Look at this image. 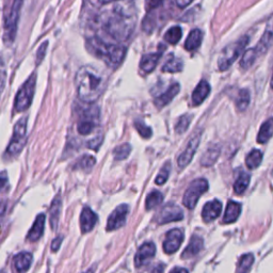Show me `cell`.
<instances>
[{"instance_id": "38", "label": "cell", "mask_w": 273, "mask_h": 273, "mask_svg": "<svg viewBox=\"0 0 273 273\" xmlns=\"http://www.w3.org/2000/svg\"><path fill=\"white\" fill-rule=\"evenodd\" d=\"M94 164H95V158H94L91 155H85V156H82L79 160H78L76 166L78 169L90 172L93 169Z\"/></svg>"}, {"instance_id": "27", "label": "cell", "mask_w": 273, "mask_h": 273, "mask_svg": "<svg viewBox=\"0 0 273 273\" xmlns=\"http://www.w3.org/2000/svg\"><path fill=\"white\" fill-rule=\"evenodd\" d=\"M250 174H248L246 171L240 170L238 172L235 183H234V191L237 194H242L247 190L250 183Z\"/></svg>"}, {"instance_id": "31", "label": "cell", "mask_w": 273, "mask_h": 273, "mask_svg": "<svg viewBox=\"0 0 273 273\" xmlns=\"http://www.w3.org/2000/svg\"><path fill=\"white\" fill-rule=\"evenodd\" d=\"M272 119L266 121L265 123L261 125L258 136H257V142L258 143H267L271 137H272Z\"/></svg>"}, {"instance_id": "11", "label": "cell", "mask_w": 273, "mask_h": 273, "mask_svg": "<svg viewBox=\"0 0 273 273\" xmlns=\"http://www.w3.org/2000/svg\"><path fill=\"white\" fill-rule=\"evenodd\" d=\"M180 90H181L180 83L172 82L171 85L165 89V90L155 92V93L153 92L154 103L156 105V107H157L158 109L165 107L166 105H169L172 100L174 99V97L177 95Z\"/></svg>"}, {"instance_id": "20", "label": "cell", "mask_w": 273, "mask_h": 273, "mask_svg": "<svg viewBox=\"0 0 273 273\" xmlns=\"http://www.w3.org/2000/svg\"><path fill=\"white\" fill-rule=\"evenodd\" d=\"M203 248H204V241L202 237L194 235L191 237L190 242H189L185 251L182 253V259L192 258L194 256H197L200 251L203 250Z\"/></svg>"}, {"instance_id": "40", "label": "cell", "mask_w": 273, "mask_h": 273, "mask_svg": "<svg viewBox=\"0 0 273 273\" xmlns=\"http://www.w3.org/2000/svg\"><path fill=\"white\" fill-rule=\"evenodd\" d=\"M131 152V146L130 144L124 143L122 146H119L113 150V156L115 160H124L126 159L128 156H129Z\"/></svg>"}, {"instance_id": "8", "label": "cell", "mask_w": 273, "mask_h": 273, "mask_svg": "<svg viewBox=\"0 0 273 273\" xmlns=\"http://www.w3.org/2000/svg\"><path fill=\"white\" fill-rule=\"evenodd\" d=\"M27 118H23L15 124L12 139H11L8 148L5 150V155L8 157H16L24 149L27 142Z\"/></svg>"}, {"instance_id": "44", "label": "cell", "mask_w": 273, "mask_h": 273, "mask_svg": "<svg viewBox=\"0 0 273 273\" xmlns=\"http://www.w3.org/2000/svg\"><path fill=\"white\" fill-rule=\"evenodd\" d=\"M5 81H7V73L1 70L0 71V98H1V95L4 91Z\"/></svg>"}, {"instance_id": "24", "label": "cell", "mask_w": 273, "mask_h": 273, "mask_svg": "<svg viewBox=\"0 0 273 273\" xmlns=\"http://www.w3.org/2000/svg\"><path fill=\"white\" fill-rule=\"evenodd\" d=\"M221 153V147L218 146V144H214V146H210L206 152L204 153V155L200 158V164L203 166H211L213 165L217 159L219 158Z\"/></svg>"}, {"instance_id": "23", "label": "cell", "mask_w": 273, "mask_h": 273, "mask_svg": "<svg viewBox=\"0 0 273 273\" xmlns=\"http://www.w3.org/2000/svg\"><path fill=\"white\" fill-rule=\"evenodd\" d=\"M240 213H241V205L237 202H234V200H230L225 209L223 223L228 224L236 222L237 219L239 218V216H240Z\"/></svg>"}, {"instance_id": "45", "label": "cell", "mask_w": 273, "mask_h": 273, "mask_svg": "<svg viewBox=\"0 0 273 273\" xmlns=\"http://www.w3.org/2000/svg\"><path fill=\"white\" fill-rule=\"evenodd\" d=\"M164 1V0H146V8L148 11L156 9L157 7H159V5Z\"/></svg>"}, {"instance_id": "26", "label": "cell", "mask_w": 273, "mask_h": 273, "mask_svg": "<svg viewBox=\"0 0 273 273\" xmlns=\"http://www.w3.org/2000/svg\"><path fill=\"white\" fill-rule=\"evenodd\" d=\"M203 40V32L200 29H193L187 37L185 42V48L188 52H193L200 47Z\"/></svg>"}, {"instance_id": "35", "label": "cell", "mask_w": 273, "mask_h": 273, "mask_svg": "<svg viewBox=\"0 0 273 273\" xmlns=\"http://www.w3.org/2000/svg\"><path fill=\"white\" fill-rule=\"evenodd\" d=\"M257 57H258V55H257V53H256L255 48L248 49L247 52L244 53L243 55H242L241 61H240V66L244 70L250 69L251 66L254 64L255 60Z\"/></svg>"}, {"instance_id": "41", "label": "cell", "mask_w": 273, "mask_h": 273, "mask_svg": "<svg viewBox=\"0 0 273 273\" xmlns=\"http://www.w3.org/2000/svg\"><path fill=\"white\" fill-rule=\"evenodd\" d=\"M135 127H136V129L137 131L139 132V135H140L142 138H150L153 135V131L150 128L146 125V123H143L142 121H136L135 122Z\"/></svg>"}, {"instance_id": "14", "label": "cell", "mask_w": 273, "mask_h": 273, "mask_svg": "<svg viewBox=\"0 0 273 273\" xmlns=\"http://www.w3.org/2000/svg\"><path fill=\"white\" fill-rule=\"evenodd\" d=\"M183 232L180 228H173L166 233L164 241V251L166 254H173L181 248L183 241Z\"/></svg>"}, {"instance_id": "37", "label": "cell", "mask_w": 273, "mask_h": 273, "mask_svg": "<svg viewBox=\"0 0 273 273\" xmlns=\"http://www.w3.org/2000/svg\"><path fill=\"white\" fill-rule=\"evenodd\" d=\"M191 121H192V115L191 114L182 115L181 118L178 119L177 123L175 125L176 133H180V135H182V133L186 132L187 129H188V127L190 126V124H191Z\"/></svg>"}, {"instance_id": "29", "label": "cell", "mask_w": 273, "mask_h": 273, "mask_svg": "<svg viewBox=\"0 0 273 273\" xmlns=\"http://www.w3.org/2000/svg\"><path fill=\"white\" fill-rule=\"evenodd\" d=\"M271 42H272V30H271L270 25H269L268 29L265 31L264 36H261L257 45L254 47L255 50H256V53H257V55H260L265 54L267 50L269 49V47L271 46Z\"/></svg>"}, {"instance_id": "12", "label": "cell", "mask_w": 273, "mask_h": 273, "mask_svg": "<svg viewBox=\"0 0 273 273\" xmlns=\"http://www.w3.org/2000/svg\"><path fill=\"white\" fill-rule=\"evenodd\" d=\"M182 218L183 213L180 206L175 204H166L160 209L157 215V218H156V221H157L159 224H165L170 223V222L181 221L182 220Z\"/></svg>"}, {"instance_id": "43", "label": "cell", "mask_w": 273, "mask_h": 273, "mask_svg": "<svg viewBox=\"0 0 273 273\" xmlns=\"http://www.w3.org/2000/svg\"><path fill=\"white\" fill-rule=\"evenodd\" d=\"M9 186V182H8V176L5 172H2L0 173V192L4 191V189Z\"/></svg>"}, {"instance_id": "4", "label": "cell", "mask_w": 273, "mask_h": 273, "mask_svg": "<svg viewBox=\"0 0 273 273\" xmlns=\"http://www.w3.org/2000/svg\"><path fill=\"white\" fill-rule=\"evenodd\" d=\"M76 129L77 133L81 137H98L103 133L99 131L100 112L97 106L93 104L83 103L77 106Z\"/></svg>"}, {"instance_id": "30", "label": "cell", "mask_w": 273, "mask_h": 273, "mask_svg": "<svg viewBox=\"0 0 273 273\" xmlns=\"http://www.w3.org/2000/svg\"><path fill=\"white\" fill-rule=\"evenodd\" d=\"M261 160H263V153L259 149H252L247 156L246 164L250 170H254L260 165Z\"/></svg>"}, {"instance_id": "9", "label": "cell", "mask_w": 273, "mask_h": 273, "mask_svg": "<svg viewBox=\"0 0 273 273\" xmlns=\"http://www.w3.org/2000/svg\"><path fill=\"white\" fill-rule=\"evenodd\" d=\"M208 190V182L205 178H199L194 180L190 185L188 186L187 190L183 194L182 204L189 209H193L196 207L197 203L203 193Z\"/></svg>"}, {"instance_id": "16", "label": "cell", "mask_w": 273, "mask_h": 273, "mask_svg": "<svg viewBox=\"0 0 273 273\" xmlns=\"http://www.w3.org/2000/svg\"><path fill=\"white\" fill-rule=\"evenodd\" d=\"M221 213L222 203L219 200H214L205 204L202 210V218L206 223H209V222H213L214 220L218 219Z\"/></svg>"}, {"instance_id": "17", "label": "cell", "mask_w": 273, "mask_h": 273, "mask_svg": "<svg viewBox=\"0 0 273 273\" xmlns=\"http://www.w3.org/2000/svg\"><path fill=\"white\" fill-rule=\"evenodd\" d=\"M98 221L97 215L90 207H85L80 215V228L83 234L91 232Z\"/></svg>"}, {"instance_id": "13", "label": "cell", "mask_w": 273, "mask_h": 273, "mask_svg": "<svg viewBox=\"0 0 273 273\" xmlns=\"http://www.w3.org/2000/svg\"><path fill=\"white\" fill-rule=\"evenodd\" d=\"M128 213H129V207L126 204L118 206L112 211V214L109 216L107 221V231H115L118 228L124 226L126 223Z\"/></svg>"}, {"instance_id": "50", "label": "cell", "mask_w": 273, "mask_h": 273, "mask_svg": "<svg viewBox=\"0 0 273 273\" xmlns=\"http://www.w3.org/2000/svg\"><path fill=\"white\" fill-rule=\"evenodd\" d=\"M176 271H183V272H187L188 270L187 269H185V268H174V269H172V272H176Z\"/></svg>"}, {"instance_id": "15", "label": "cell", "mask_w": 273, "mask_h": 273, "mask_svg": "<svg viewBox=\"0 0 273 273\" xmlns=\"http://www.w3.org/2000/svg\"><path fill=\"white\" fill-rule=\"evenodd\" d=\"M156 253V247L153 242H146L139 248L138 252L135 256V266L137 268L148 264L153 259Z\"/></svg>"}, {"instance_id": "32", "label": "cell", "mask_w": 273, "mask_h": 273, "mask_svg": "<svg viewBox=\"0 0 273 273\" xmlns=\"http://www.w3.org/2000/svg\"><path fill=\"white\" fill-rule=\"evenodd\" d=\"M250 100H251V95L249 90H247V89H242V90L239 91L238 97L236 99L237 109L239 111H241V112L246 111L250 105Z\"/></svg>"}, {"instance_id": "7", "label": "cell", "mask_w": 273, "mask_h": 273, "mask_svg": "<svg viewBox=\"0 0 273 273\" xmlns=\"http://www.w3.org/2000/svg\"><path fill=\"white\" fill-rule=\"evenodd\" d=\"M36 85V74L33 73L23 86L20 87L18 94H16L14 109L16 112H24L32 104L33 97H35Z\"/></svg>"}, {"instance_id": "28", "label": "cell", "mask_w": 273, "mask_h": 273, "mask_svg": "<svg viewBox=\"0 0 273 273\" xmlns=\"http://www.w3.org/2000/svg\"><path fill=\"white\" fill-rule=\"evenodd\" d=\"M182 68H183L182 61L180 58H176L174 55H170L161 71H163L164 73H178V72H181L182 70Z\"/></svg>"}, {"instance_id": "33", "label": "cell", "mask_w": 273, "mask_h": 273, "mask_svg": "<svg viewBox=\"0 0 273 273\" xmlns=\"http://www.w3.org/2000/svg\"><path fill=\"white\" fill-rule=\"evenodd\" d=\"M163 200H164L163 193L158 190H154L150 192L146 198V207L147 210H152L163 203Z\"/></svg>"}, {"instance_id": "36", "label": "cell", "mask_w": 273, "mask_h": 273, "mask_svg": "<svg viewBox=\"0 0 273 273\" xmlns=\"http://www.w3.org/2000/svg\"><path fill=\"white\" fill-rule=\"evenodd\" d=\"M254 263V256L253 254H244L241 256V258L239 259V263L237 266V272H240V273H244V272H248L250 271L251 267H252Z\"/></svg>"}, {"instance_id": "46", "label": "cell", "mask_w": 273, "mask_h": 273, "mask_svg": "<svg viewBox=\"0 0 273 273\" xmlns=\"http://www.w3.org/2000/svg\"><path fill=\"white\" fill-rule=\"evenodd\" d=\"M63 240V237L62 236H58L55 239H54V241L52 242V251L53 252H57L59 250L61 243H62Z\"/></svg>"}, {"instance_id": "34", "label": "cell", "mask_w": 273, "mask_h": 273, "mask_svg": "<svg viewBox=\"0 0 273 273\" xmlns=\"http://www.w3.org/2000/svg\"><path fill=\"white\" fill-rule=\"evenodd\" d=\"M182 28L178 26H174L170 28V29L165 32L164 35V40L168 42L169 44H172V45H175L182 38Z\"/></svg>"}, {"instance_id": "47", "label": "cell", "mask_w": 273, "mask_h": 273, "mask_svg": "<svg viewBox=\"0 0 273 273\" xmlns=\"http://www.w3.org/2000/svg\"><path fill=\"white\" fill-rule=\"evenodd\" d=\"M193 0H176V4L178 5L180 8H186L188 7L189 4H190Z\"/></svg>"}, {"instance_id": "25", "label": "cell", "mask_w": 273, "mask_h": 273, "mask_svg": "<svg viewBox=\"0 0 273 273\" xmlns=\"http://www.w3.org/2000/svg\"><path fill=\"white\" fill-rule=\"evenodd\" d=\"M61 207H62V202H61L60 196H58L53 200L52 206H50V209H49V214H50L49 221H50V226H52L53 230H57L58 227Z\"/></svg>"}, {"instance_id": "1", "label": "cell", "mask_w": 273, "mask_h": 273, "mask_svg": "<svg viewBox=\"0 0 273 273\" xmlns=\"http://www.w3.org/2000/svg\"><path fill=\"white\" fill-rule=\"evenodd\" d=\"M138 13L132 0H115L104 4L97 15V24L115 43L130 38L137 25Z\"/></svg>"}, {"instance_id": "19", "label": "cell", "mask_w": 273, "mask_h": 273, "mask_svg": "<svg viewBox=\"0 0 273 273\" xmlns=\"http://www.w3.org/2000/svg\"><path fill=\"white\" fill-rule=\"evenodd\" d=\"M163 53H153V54H146L144 55L141 61H140V69L143 74H149L156 69L159 60L161 58Z\"/></svg>"}, {"instance_id": "42", "label": "cell", "mask_w": 273, "mask_h": 273, "mask_svg": "<svg viewBox=\"0 0 273 273\" xmlns=\"http://www.w3.org/2000/svg\"><path fill=\"white\" fill-rule=\"evenodd\" d=\"M47 46H48V42H44L42 45L40 46V48L37 49V53H36V64H40L42 61H43L44 57H45Z\"/></svg>"}, {"instance_id": "48", "label": "cell", "mask_w": 273, "mask_h": 273, "mask_svg": "<svg viewBox=\"0 0 273 273\" xmlns=\"http://www.w3.org/2000/svg\"><path fill=\"white\" fill-rule=\"evenodd\" d=\"M5 211V204L0 203V216H2Z\"/></svg>"}, {"instance_id": "39", "label": "cell", "mask_w": 273, "mask_h": 273, "mask_svg": "<svg viewBox=\"0 0 273 273\" xmlns=\"http://www.w3.org/2000/svg\"><path fill=\"white\" fill-rule=\"evenodd\" d=\"M171 169H172V164H170V161H168V163H165V164L163 166V169H161V171L159 172L157 177H156V180H155L156 185L161 186L166 182V181L169 180Z\"/></svg>"}, {"instance_id": "21", "label": "cell", "mask_w": 273, "mask_h": 273, "mask_svg": "<svg viewBox=\"0 0 273 273\" xmlns=\"http://www.w3.org/2000/svg\"><path fill=\"white\" fill-rule=\"evenodd\" d=\"M32 254L29 252H20L14 256L13 265L14 268L18 272H26L30 269L32 264Z\"/></svg>"}, {"instance_id": "22", "label": "cell", "mask_w": 273, "mask_h": 273, "mask_svg": "<svg viewBox=\"0 0 273 273\" xmlns=\"http://www.w3.org/2000/svg\"><path fill=\"white\" fill-rule=\"evenodd\" d=\"M210 93V86L206 80H200L192 93L193 105L199 106L208 97Z\"/></svg>"}, {"instance_id": "5", "label": "cell", "mask_w": 273, "mask_h": 273, "mask_svg": "<svg viewBox=\"0 0 273 273\" xmlns=\"http://www.w3.org/2000/svg\"><path fill=\"white\" fill-rule=\"evenodd\" d=\"M23 1L24 0H5L3 13V42L8 45L15 41Z\"/></svg>"}, {"instance_id": "3", "label": "cell", "mask_w": 273, "mask_h": 273, "mask_svg": "<svg viewBox=\"0 0 273 273\" xmlns=\"http://www.w3.org/2000/svg\"><path fill=\"white\" fill-rule=\"evenodd\" d=\"M87 48L96 58L102 59L110 69L115 70L123 62L126 55V47L118 43H109L99 36L87 40Z\"/></svg>"}, {"instance_id": "6", "label": "cell", "mask_w": 273, "mask_h": 273, "mask_svg": "<svg viewBox=\"0 0 273 273\" xmlns=\"http://www.w3.org/2000/svg\"><path fill=\"white\" fill-rule=\"evenodd\" d=\"M249 36H244L235 41L222 50L220 57L218 59V68L220 71H226L233 63L238 59L239 55L243 52L249 43Z\"/></svg>"}, {"instance_id": "2", "label": "cell", "mask_w": 273, "mask_h": 273, "mask_svg": "<svg viewBox=\"0 0 273 273\" xmlns=\"http://www.w3.org/2000/svg\"><path fill=\"white\" fill-rule=\"evenodd\" d=\"M78 98L82 103L93 104L100 97L107 86V77L90 65L82 66L76 74Z\"/></svg>"}, {"instance_id": "18", "label": "cell", "mask_w": 273, "mask_h": 273, "mask_svg": "<svg viewBox=\"0 0 273 273\" xmlns=\"http://www.w3.org/2000/svg\"><path fill=\"white\" fill-rule=\"evenodd\" d=\"M45 220H46V217L44 214H41L36 217L35 223H33L32 227L30 228V231L27 235L28 241L36 242L43 236L44 227H45Z\"/></svg>"}, {"instance_id": "10", "label": "cell", "mask_w": 273, "mask_h": 273, "mask_svg": "<svg viewBox=\"0 0 273 273\" xmlns=\"http://www.w3.org/2000/svg\"><path fill=\"white\" fill-rule=\"evenodd\" d=\"M200 135H202V130L200 129L194 131L192 137L190 138V140H189V142L187 144V147L180 155V157L177 158V164L180 169H185L186 166L191 163L193 156H194V154H196L197 149L200 146Z\"/></svg>"}, {"instance_id": "49", "label": "cell", "mask_w": 273, "mask_h": 273, "mask_svg": "<svg viewBox=\"0 0 273 273\" xmlns=\"http://www.w3.org/2000/svg\"><path fill=\"white\" fill-rule=\"evenodd\" d=\"M97 1L100 2V3H103V4H106V3H109V2L115 1V0H97Z\"/></svg>"}]
</instances>
